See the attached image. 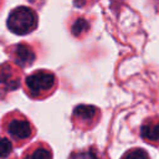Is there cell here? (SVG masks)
I'll use <instances>...</instances> for the list:
<instances>
[{
    "label": "cell",
    "mask_w": 159,
    "mask_h": 159,
    "mask_svg": "<svg viewBox=\"0 0 159 159\" xmlns=\"http://www.w3.org/2000/svg\"><path fill=\"white\" fill-rule=\"evenodd\" d=\"M57 88V78L52 71L36 70L31 72L24 82L26 94L32 99H43L51 96Z\"/></svg>",
    "instance_id": "2"
},
{
    "label": "cell",
    "mask_w": 159,
    "mask_h": 159,
    "mask_svg": "<svg viewBox=\"0 0 159 159\" xmlns=\"http://www.w3.org/2000/svg\"><path fill=\"white\" fill-rule=\"evenodd\" d=\"M68 159H101L96 149L89 148V149H83V150H77L73 152Z\"/></svg>",
    "instance_id": "10"
},
{
    "label": "cell",
    "mask_w": 159,
    "mask_h": 159,
    "mask_svg": "<svg viewBox=\"0 0 159 159\" xmlns=\"http://www.w3.org/2000/svg\"><path fill=\"white\" fill-rule=\"evenodd\" d=\"M1 4H2V0H0V7H1Z\"/></svg>",
    "instance_id": "13"
},
{
    "label": "cell",
    "mask_w": 159,
    "mask_h": 159,
    "mask_svg": "<svg viewBox=\"0 0 159 159\" xmlns=\"http://www.w3.org/2000/svg\"><path fill=\"white\" fill-rule=\"evenodd\" d=\"M120 159H149L148 153L142 148H133L129 149L123 154Z\"/></svg>",
    "instance_id": "12"
},
{
    "label": "cell",
    "mask_w": 159,
    "mask_h": 159,
    "mask_svg": "<svg viewBox=\"0 0 159 159\" xmlns=\"http://www.w3.org/2000/svg\"><path fill=\"white\" fill-rule=\"evenodd\" d=\"M21 159H52V150L46 143L37 142L24 152Z\"/></svg>",
    "instance_id": "8"
},
{
    "label": "cell",
    "mask_w": 159,
    "mask_h": 159,
    "mask_svg": "<svg viewBox=\"0 0 159 159\" xmlns=\"http://www.w3.org/2000/svg\"><path fill=\"white\" fill-rule=\"evenodd\" d=\"M101 118V111L91 104H80L73 109L72 123L80 130H88L93 128Z\"/></svg>",
    "instance_id": "4"
},
{
    "label": "cell",
    "mask_w": 159,
    "mask_h": 159,
    "mask_svg": "<svg viewBox=\"0 0 159 159\" xmlns=\"http://www.w3.org/2000/svg\"><path fill=\"white\" fill-rule=\"evenodd\" d=\"M22 80L21 67L14 62H2L0 65V89L2 92L15 91L20 87Z\"/></svg>",
    "instance_id": "5"
},
{
    "label": "cell",
    "mask_w": 159,
    "mask_h": 159,
    "mask_svg": "<svg viewBox=\"0 0 159 159\" xmlns=\"http://www.w3.org/2000/svg\"><path fill=\"white\" fill-rule=\"evenodd\" d=\"M140 137L150 144L159 145V117H150L143 122Z\"/></svg>",
    "instance_id": "7"
},
{
    "label": "cell",
    "mask_w": 159,
    "mask_h": 159,
    "mask_svg": "<svg viewBox=\"0 0 159 159\" xmlns=\"http://www.w3.org/2000/svg\"><path fill=\"white\" fill-rule=\"evenodd\" d=\"M12 152V142L7 137L0 134V159L7 158Z\"/></svg>",
    "instance_id": "11"
},
{
    "label": "cell",
    "mask_w": 159,
    "mask_h": 159,
    "mask_svg": "<svg viewBox=\"0 0 159 159\" xmlns=\"http://www.w3.org/2000/svg\"><path fill=\"white\" fill-rule=\"evenodd\" d=\"M1 130L16 147H21L35 135V127L30 119L19 111L9 112L1 118Z\"/></svg>",
    "instance_id": "1"
},
{
    "label": "cell",
    "mask_w": 159,
    "mask_h": 159,
    "mask_svg": "<svg viewBox=\"0 0 159 159\" xmlns=\"http://www.w3.org/2000/svg\"><path fill=\"white\" fill-rule=\"evenodd\" d=\"M88 30H89V24L83 17H77L71 24V34L75 37H82V36H84L88 32Z\"/></svg>",
    "instance_id": "9"
},
{
    "label": "cell",
    "mask_w": 159,
    "mask_h": 159,
    "mask_svg": "<svg viewBox=\"0 0 159 159\" xmlns=\"http://www.w3.org/2000/svg\"><path fill=\"white\" fill-rule=\"evenodd\" d=\"M39 24L37 14L29 6H17L7 16L6 26L15 35H27L32 32Z\"/></svg>",
    "instance_id": "3"
},
{
    "label": "cell",
    "mask_w": 159,
    "mask_h": 159,
    "mask_svg": "<svg viewBox=\"0 0 159 159\" xmlns=\"http://www.w3.org/2000/svg\"><path fill=\"white\" fill-rule=\"evenodd\" d=\"M11 61L21 68L31 66L36 60V52L29 42H19L6 48Z\"/></svg>",
    "instance_id": "6"
}]
</instances>
